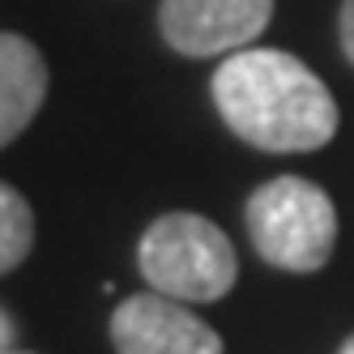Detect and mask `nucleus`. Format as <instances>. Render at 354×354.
<instances>
[{
  "mask_svg": "<svg viewBox=\"0 0 354 354\" xmlns=\"http://www.w3.org/2000/svg\"><path fill=\"white\" fill-rule=\"evenodd\" d=\"M214 103L231 133L269 154L320 149L337 133V103L316 73L273 47H243L214 73Z\"/></svg>",
  "mask_w": 354,
  "mask_h": 354,
  "instance_id": "nucleus-1",
  "label": "nucleus"
},
{
  "mask_svg": "<svg viewBox=\"0 0 354 354\" xmlns=\"http://www.w3.org/2000/svg\"><path fill=\"white\" fill-rule=\"evenodd\" d=\"M137 265L149 290L175 303H214L239 277L231 239L201 214H162L141 235Z\"/></svg>",
  "mask_w": 354,
  "mask_h": 354,
  "instance_id": "nucleus-2",
  "label": "nucleus"
},
{
  "mask_svg": "<svg viewBox=\"0 0 354 354\" xmlns=\"http://www.w3.org/2000/svg\"><path fill=\"white\" fill-rule=\"evenodd\" d=\"M252 248L286 273H316L337 243V214L324 188L299 175L269 180L248 201Z\"/></svg>",
  "mask_w": 354,
  "mask_h": 354,
  "instance_id": "nucleus-3",
  "label": "nucleus"
},
{
  "mask_svg": "<svg viewBox=\"0 0 354 354\" xmlns=\"http://www.w3.org/2000/svg\"><path fill=\"white\" fill-rule=\"evenodd\" d=\"M273 17V0H162L158 26L184 56H235Z\"/></svg>",
  "mask_w": 354,
  "mask_h": 354,
  "instance_id": "nucleus-4",
  "label": "nucleus"
},
{
  "mask_svg": "<svg viewBox=\"0 0 354 354\" xmlns=\"http://www.w3.org/2000/svg\"><path fill=\"white\" fill-rule=\"evenodd\" d=\"M111 342L115 354H222V337L158 290L124 299L111 312Z\"/></svg>",
  "mask_w": 354,
  "mask_h": 354,
  "instance_id": "nucleus-5",
  "label": "nucleus"
},
{
  "mask_svg": "<svg viewBox=\"0 0 354 354\" xmlns=\"http://www.w3.org/2000/svg\"><path fill=\"white\" fill-rule=\"evenodd\" d=\"M47 98V64L39 47L21 35L0 30V149L39 115Z\"/></svg>",
  "mask_w": 354,
  "mask_h": 354,
  "instance_id": "nucleus-6",
  "label": "nucleus"
},
{
  "mask_svg": "<svg viewBox=\"0 0 354 354\" xmlns=\"http://www.w3.org/2000/svg\"><path fill=\"white\" fill-rule=\"evenodd\" d=\"M35 243V214L17 188L0 184V273L17 269Z\"/></svg>",
  "mask_w": 354,
  "mask_h": 354,
  "instance_id": "nucleus-7",
  "label": "nucleus"
},
{
  "mask_svg": "<svg viewBox=\"0 0 354 354\" xmlns=\"http://www.w3.org/2000/svg\"><path fill=\"white\" fill-rule=\"evenodd\" d=\"M342 52L354 64V0H346V5H342Z\"/></svg>",
  "mask_w": 354,
  "mask_h": 354,
  "instance_id": "nucleus-8",
  "label": "nucleus"
},
{
  "mask_svg": "<svg viewBox=\"0 0 354 354\" xmlns=\"http://www.w3.org/2000/svg\"><path fill=\"white\" fill-rule=\"evenodd\" d=\"M9 333H13V328H9V320L0 316V354H5V342H9Z\"/></svg>",
  "mask_w": 354,
  "mask_h": 354,
  "instance_id": "nucleus-9",
  "label": "nucleus"
},
{
  "mask_svg": "<svg viewBox=\"0 0 354 354\" xmlns=\"http://www.w3.org/2000/svg\"><path fill=\"white\" fill-rule=\"evenodd\" d=\"M337 354H354V337H350V342H346V346H342Z\"/></svg>",
  "mask_w": 354,
  "mask_h": 354,
  "instance_id": "nucleus-10",
  "label": "nucleus"
},
{
  "mask_svg": "<svg viewBox=\"0 0 354 354\" xmlns=\"http://www.w3.org/2000/svg\"><path fill=\"white\" fill-rule=\"evenodd\" d=\"M5 354H13V350H5Z\"/></svg>",
  "mask_w": 354,
  "mask_h": 354,
  "instance_id": "nucleus-11",
  "label": "nucleus"
}]
</instances>
